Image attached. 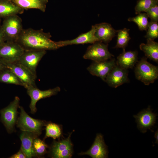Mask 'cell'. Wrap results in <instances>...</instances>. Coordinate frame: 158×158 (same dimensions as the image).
Instances as JSON below:
<instances>
[{"label":"cell","instance_id":"cell-24","mask_svg":"<svg viewBox=\"0 0 158 158\" xmlns=\"http://www.w3.org/2000/svg\"><path fill=\"white\" fill-rule=\"evenodd\" d=\"M45 126L46 132L44 140L48 137L55 140L61 136L62 129L60 125L54 123L47 122Z\"/></svg>","mask_w":158,"mask_h":158},{"label":"cell","instance_id":"cell-35","mask_svg":"<svg viewBox=\"0 0 158 158\" xmlns=\"http://www.w3.org/2000/svg\"><path fill=\"white\" fill-rule=\"evenodd\" d=\"M157 2H158V0H155Z\"/></svg>","mask_w":158,"mask_h":158},{"label":"cell","instance_id":"cell-4","mask_svg":"<svg viewBox=\"0 0 158 158\" xmlns=\"http://www.w3.org/2000/svg\"><path fill=\"white\" fill-rule=\"evenodd\" d=\"M147 58L143 57L138 61L135 69L136 78L146 85L154 83L158 78V67L150 63Z\"/></svg>","mask_w":158,"mask_h":158},{"label":"cell","instance_id":"cell-19","mask_svg":"<svg viewBox=\"0 0 158 158\" xmlns=\"http://www.w3.org/2000/svg\"><path fill=\"white\" fill-rule=\"evenodd\" d=\"M138 52L137 51H126L123 50V52L117 58L116 65L126 69L132 68L138 62Z\"/></svg>","mask_w":158,"mask_h":158},{"label":"cell","instance_id":"cell-15","mask_svg":"<svg viewBox=\"0 0 158 158\" xmlns=\"http://www.w3.org/2000/svg\"><path fill=\"white\" fill-rule=\"evenodd\" d=\"M108 154L107 146L104 142L103 136L98 133L90 148L86 152H82L79 154L87 155L93 158H106L108 157Z\"/></svg>","mask_w":158,"mask_h":158},{"label":"cell","instance_id":"cell-7","mask_svg":"<svg viewBox=\"0 0 158 158\" xmlns=\"http://www.w3.org/2000/svg\"><path fill=\"white\" fill-rule=\"evenodd\" d=\"M114 56L109 51L107 44L98 41L88 47L83 58L99 62L107 60Z\"/></svg>","mask_w":158,"mask_h":158},{"label":"cell","instance_id":"cell-32","mask_svg":"<svg viewBox=\"0 0 158 158\" xmlns=\"http://www.w3.org/2000/svg\"><path fill=\"white\" fill-rule=\"evenodd\" d=\"M1 19L0 18V45L5 42L1 30Z\"/></svg>","mask_w":158,"mask_h":158},{"label":"cell","instance_id":"cell-36","mask_svg":"<svg viewBox=\"0 0 158 158\" xmlns=\"http://www.w3.org/2000/svg\"></svg>","mask_w":158,"mask_h":158},{"label":"cell","instance_id":"cell-6","mask_svg":"<svg viewBox=\"0 0 158 158\" xmlns=\"http://www.w3.org/2000/svg\"><path fill=\"white\" fill-rule=\"evenodd\" d=\"M24 51L17 42H5L0 45V60L5 64L17 62Z\"/></svg>","mask_w":158,"mask_h":158},{"label":"cell","instance_id":"cell-14","mask_svg":"<svg viewBox=\"0 0 158 158\" xmlns=\"http://www.w3.org/2000/svg\"><path fill=\"white\" fill-rule=\"evenodd\" d=\"M127 70L116 65L108 74L105 81L110 86L115 88L128 82Z\"/></svg>","mask_w":158,"mask_h":158},{"label":"cell","instance_id":"cell-10","mask_svg":"<svg viewBox=\"0 0 158 158\" xmlns=\"http://www.w3.org/2000/svg\"><path fill=\"white\" fill-rule=\"evenodd\" d=\"M26 89L27 93L31 99L29 107L30 113L32 114H34L37 112L36 104L38 101L55 95L61 90L60 88L58 86L44 90H40L37 87L32 86L28 87Z\"/></svg>","mask_w":158,"mask_h":158},{"label":"cell","instance_id":"cell-18","mask_svg":"<svg viewBox=\"0 0 158 158\" xmlns=\"http://www.w3.org/2000/svg\"><path fill=\"white\" fill-rule=\"evenodd\" d=\"M95 29L94 25L91 29L87 32L82 33L76 38L71 40L60 41L57 43L60 47L73 44H93L97 42L95 35Z\"/></svg>","mask_w":158,"mask_h":158},{"label":"cell","instance_id":"cell-23","mask_svg":"<svg viewBox=\"0 0 158 158\" xmlns=\"http://www.w3.org/2000/svg\"><path fill=\"white\" fill-rule=\"evenodd\" d=\"M0 82L24 87L18 78L7 67L0 71Z\"/></svg>","mask_w":158,"mask_h":158},{"label":"cell","instance_id":"cell-21","mask_svg":"<svg viewBox=\"0 0 158 158\" xmlns=\"http://www.w3.org/2000/svg\"><path fill=\"white\" fill-rule=\"evenodd\" d=\"M17 6L23 9H36L44 12L48 0H11Z\"/></svg>","mask_w":158,"mask_h":158},{"label":"cell","instance_id":"cell-16","mask_svg":"<svg viewBox=\"0 0 158 158\" xmlns=\"http://www.w3.org/2000/svg\"><path fill=\"white\" fill-rule=\"evenodd\" d=\"M94 35L97 41L105 44L109 42L114 37L117 30L114 29L111 25L107 23H102L94 25Z\"/></svg>","mask_w":158,"mask_h":158},{"label":"cell","instance_id":"cell-28","mask_svg":"<svg viewBox=\"0 0 158 158\" xmlns=\"http://www.w3.org/2000/svg\"><path fill=\"white\" fill-rule=\"evenodd\" d=\"M158 3L155 0H138L135 8V13L146 12L151 7L158 4Z\"/></svg>","mask_w":158,"mask_h":158},{"label":"cell","instance_id":"cell-31","mask_svg":"<svg viewBox=\"0 0 158 158\" xmlns=\"http://www.w3.org/2000/svg\"><path fill=\"white\" fill-rule=\"evenodd\" d=\"M10 158H25L26 156L22 149L20 148L16 154L11 155Z\"/></svg>","mask_w":158,"mask_h":158},{"label":"cell","instance_id":"cell-5","mask_svg":"<svg viewBox=\"0 0 158 158\" xmlns=\"http://www.w3.org/2000/svg\"><path fill=\"white\" fill-rule=\"evenodd\" d=\"M19 116L16 125L22 131H27L35 133L39 136L41 134L43 127L47 122L44 120L33 118L26 112L23 107L20 106Z\"/></svg>","mask_w":158,"mask_h":158},{"label":"cell","instance_id":"cell-27","mask_svg":"<svg viewBox=\"0 0 158 158\" xmlns=\"http://www.w3.org/2000/svg\"><path fill=\"white\" fill-rule=\"evenodd\" d=\"M47 145L44 142L37 137L34 140L33 148L37 157H41L47 153Z\"/></svg>","mask_w":158,"mask_h":158},{"label":"cell","instance_id":"cell-20","mask_svg":"<svg viewBox=\"0 0 158 158\" xmlns=\"http://www.w3.org/2000/svg\"><path fill=\"white\" fill-rule=\"evenodd\" d=\"M24 10L11 0H0V18L22 13Z\"/></svg>","mask_w":158,"mask_h":158},{"label":"cell","instance_id":"cell-25","mask_svg":"<svg viewBox=\"0 0 158 158\" xmlns=\"http://www.w3.org/2000/svg\"><path fill=\"white\" fill-rule=\"evenodd\" d=\"M129 29L124 28L117 30V43L115 48H122L123 50H125V48L130 39L129 33Z\"/></svg>","mask_w":158,"mask_h":158},{"label":"cell","instance_id":"cell-26","mask_svg":"<svg viewBox=\"0 0 158 158\" xmlns=\"http://www.w3.org/2000/svg\"><path fill=\"white\" fill-rule=\"evenodd\" d=\"M148 18L146 13H140L135 17L128 18V20L135 23L140 30H146L149 23Z\"/></svg>","mask_w":158,"mask_h":158},{"label":"cell","instance_id":"cell-13","mask_svg":"<svg viewBox=\"0 0 158 158\" xmlns=\"http://www.w3.org/2000/svg\"><path fill=\"white\" fill-rule=\"evenodd\" d=\"M116 65L115 59L112 58L104 61L94 62L87 69L92 75L99 77L105 81L107 76Z\"/></svg>","mask_w":158,"mask_h":158},{"label":"cell","instance_id":"cell-8","mask_svg":"<svg viewBox=\"0 0 158 158\" xmlns=\"http://www.w3.org/2000/svg\"><path fill=\"white\" fill-rule=\"evenodd\" d=\"M5 65L6 67L11 71L20 80L25 88L30 86L37 87L35 84L37 75L25 67L18 61Z\"/></svg>","mask_w":158,"mask_h":158},{"label":"cell","instance_id":"cell-34","mask_svg":"<svg viewBox=\"0 0 158 158\" xmlns=\"http://www.w3.org/2000/svg\"><path fill=\"white\" fill-rule=\"evenodd\" d=\"M158 129L157 131L155 132L154 134V137L156 138V142H155V143H157L158 144Z\"/></svg>","mask_w":158,"mask_h":158},{"label":"cell","instance_id":"cell-30","mask_svg":"<svg viewBox=\"0 0 158 158\" xmlns=\"http://www.w3.org/2000/svg\"><path fill=\"white\" fill-rule=\"evenodd\" d=\"M151 21L154 22L158 21V6L157 4L151 7L146 12Z\"/></svg>","mask_w":158,"mask_h":158},{"label":"cell","instance_id":"cell-22","mask_svg":"<svg viewBox=\"0 0 158 158\" xmlns=\"http://www.w3.org/2000/svg\"><path fill=\"white\" fill-rule=\"evenodd\" d=\"M145 44L140 45V49L145 53L146 57L158 63V43L154 40H147Z\"/></svg>","mask_w":158,"mask_h":158},{"label":"cell","instance_id":"cell-29","mask_svg":"<svg viewBox=\"0 0 158 158\" xmlns=\"http://www.w3.org/2000/svg\"><path fill=\"white\" fill-rule=\"evenodd\" d=\"M145 37L147 40H154L158 37V23L151 21L149 22Z\"/></svg>","mask_w":158,"mask_h":158},{"label":"cell","instance_id":"cell-17","mask_svg":"<svg viewBox=\"0 0 158 158\" xmlns=\"http://www.w3.org/2000/svg\"><path fill=\"white\" fill-rule=\"evenodd\" d=\"M39 135L37 133L27 131H22L20 135L21 141L20 148L27 158L37 157L33 148L34 140Z\"/></svg>","mask_w":158,"mask_h":158},{"label":"cell","instance_id":"cell-3","mask_svg":"<svg viewBox=\"0 0 158 158\" xmlns=\"http://www.w3.org/2000/svg\"><path fill=\"white\" fill-rule=\"evenodd\" d=\"M3 19L1 28L5 41L16 42L23 29L21 19L16 15Z\"/></svg>","mask_w":158,"mask_h":158},{"label":"cell","instance_id":"cell-33","mask_svg":"<svg viewBox=\"0 0 158 158\" xmlns=\"http://www.w3.org/2000/svg\"><path fill=\"white\" fill-rule=\"evenodd\" d=\"M5 64L0 60V71L6 68Z\"/></svg>","mask_w":158,"mask_h":158},{"label":"cell","instance_id":"cell-9","mask_svg":"<svg viewBox=\"0 0 158 158\" xmlns=\"http://www.w3.org/2000/svg\"><path fill=\"white\" fill-rule=\"evenodd\" d=\"M71 133L68 138L61 140L54 141L49 148V155L53 158H70L73 154Z\"/></svg>","mask_w":158,"mask_h":158},{"label":"cell","instance_id":"cell-1","mask_svg":"<svg viewBox=\"0 0 158 158\" xmlns=\"http://www.w3.org/2000/svg\"><path fill=\"white\" fill-rule=\"evenodd\" d=\"M49 32L43 29H23L16 42L25 50H55L59 48L57 42L52 40Z\"/></svg>","mask_w":158,"mask_h":158},{"label":"cell","instance_id":"cell-2","mask_svg":"<svg viewBox=\"0 0 158 158\" xmlns=\"http://www.w3.org/2000/svg\"><path fill=\"white\" fill-rule=\"evenodd\" d=\"M20 103L19 98L16 96L7 106L0 110V120L9 134L16 131L15 126L18 118Z\"/></svg>","mask_w":158,"mask_h":158},{"label":"cell","instance_id":"cell-12","mask_svg":"<svg viewBox=\"0 0 158 158\" xmlns=\"http://www.w3.org/2000/svg\"><path fill=\"white\" fill-rule=\"evenodd\" d=\"M157 115L152 112L149 106L147 108L142 110L133 116L137 124L138 128L141 132L145 133L147 130H151L154 126Z\"/></svg>","mask_w":158,"mask_h":158},{"label":"cell","instance_id":"cell-11","mask_svg":"<svg viewBox=\"0 0 158 158\" xmlns=\"http://www.w3.org/2000/svg\"><path fill=\"white\" fill-rule=\"evenodd\" d=\"M45 50H25L18 62L37 75V66L46 53Z\"/></svg>","mask_w":158,"mask_h":158}]
</instances>
